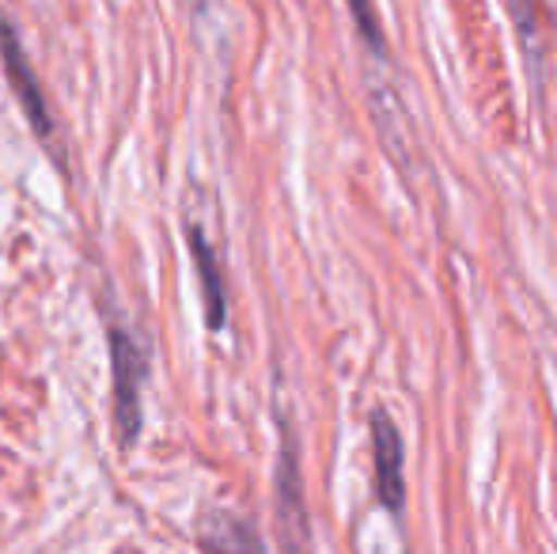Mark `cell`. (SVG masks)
Masks as SVG:
<instances>
[{
	"label": "cell",
	"instance_id": "obj_1",
	"mask_svg": "<svg viewBox=\"0 0 557 554\" xmlns=\"http://www.w3.org/2000/svg\"><path fill=\"white\" fill-rule=\"evenodd\" d=\"M107 346H111V372H114V429L122 448H129L140 436V426H145L140 392L148 384L152 346H148V338L140 342V334L129 331L122 319H111V311H107Z\"/></svg>",
	"mask_w": 557,
	"mask_h": 554
},
{
	"label": "cell",
	"instance_id": "obj_2",
	"mask_svg": "<svg viewBox=\"0 0 557 554\" xmlns=\"http://www.w3.org/2000/svg\"><path fill=\"white\" fill-rule=\"evenodd\" d=\"M0 61H4V76H8V84H12V91H15V99H20L35 137L42 140L46 148H53V114H50V107H46V96H42V88H38V76L27 61L23 38L15 35V27L8 20H0Z\"/></svg>",
	"mask_w": 557,
	"mask_h": 554
},
{
	"label": "cell",
	"instance_id": "obj_3",
	"mask_svg": "<svg viewBox=\"0 0 557 554\" xmlns=\"http://www.w3.org/2000/svg\"><path fill=\"white\" fill-rule=\"evenodd\" d=\"M372 471H375V497L383 509L403 513L406 505V471H403V433L387 410H372Z\"/></svg>",
	"mask_w": 557,
	"mask_h": 554
},
{
	"label": "cell",
	"instance_id": "obj_4",
	"mask_svg": "<svg viewBox=\"0 0 557 554\" xmlns=\"http://www.w3.org/2000/svg\"><path fill=\"white\" fill-rule=\"evenodd\" d=\"M186 239H190V259L198 270V285H201V300H206V323L209 331H224L227 323V285H224V270L216 259L213 244H209L206 229L201 224H186Z\"/></svg>",
	"mask_w": 557,
	"mask_h": 554
},
{
	"label": "cell",
	"instance_id": "obj_5",
	"mask_svg": "<svg viewBox=\"0 0 557 554\" xmlns=\"http://www.w3.org/2000/svg\"><path fill=\"white\" fill-rule=\"evenodd\" d=\"M198 543L201 554H265L258 532L243 517L224 509H209L198 520Z\"/></svg>",
	"mask_w": 557,
	"mask_h": 554
},
{
	"label": "cell",
	"instance_id": "obj_6",
	"mask_svg": "<svg viewBox=\"0 0 557 554\" xmlns=\"http://www.w3.org/2000/svg\"><path fill=\"white\" fill-rule=\"evenodd\" d=\"M345 4H349V15H352V23H357V35H360V42H364L368 58L375 61V69L387 73L391 53H387V38H383V23H380V15H375V4L372 0H345Z\"/></svg>",
	"mask_w": 557,
	"mask_h": 554
}]
</instances>
